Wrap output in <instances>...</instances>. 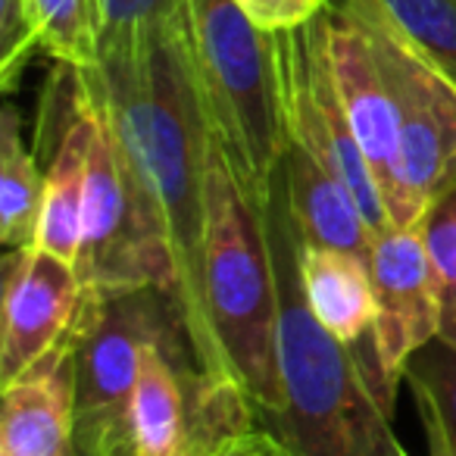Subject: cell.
Listing matches in <instances>:
<instances>
[{"instance_id": "cell-4", "label": "cell", "mask_w": 456, "mask_h": 456, "mask_svg": "<svg viewBox=\"0 0 456 456\" xmlns=\"http://www.w3.org/2000/svg\"><path fill=\"white\" fill-rule=\"evenodd\" d=\"M184 20L216 141L244 188L269 203L291 147L279 32L235 0H184Z\"/></svg>"}, {"instance_id": "cell-22", "label": "cell", "mask_w": 456, "mask_h": 456, "mask_svg": "<svg viewBox=\"0 0 456 456\" xmlns=\"http://www.w3.org/2000/svg\"><path fill=\"white\" fill-rule=\"evenodd\" d=\"M38 47L32 20V0H0V85L13 94Z\"/></svg>"}, {"instance_id": "cell-6", "label": "cell", "mask_w": 456, "mask_h": 456, "mask_svg": "<svg viewBox=\"0 0 456 456\" xmlns=\"http://www.w3.org/2000/svg\"><path fill=\"white\" fill-rule=\"evenodd\" d=\"M254 425L260 416L250 397L200 366L188 329L144 344L128 403L134 456H209Z\"/></svg>"}, {"instance_id": "cell-24", "label": "cell", "mask_w": 456, "mask_h": 456, "mask_svg": "<svg viewBox=\"0 0 456 456\" xmlns=\"http://www.w3.org/2000/svg\"><path fill=\"white\" fill-rule=\"evenodd\" d=\"M63 456H134L128 425L76 422V435Z\"/></svg>"}, {"instance_id": "cell-17", "label": "cell", "mask_w": 456, "mask_h": 456, "mask_svg": "<svg viewBox=\"0 0 456 456\" xmlns=\"http://www.w3.org/2000/svg\"><path fill=\"white\" fill-rule=\"evenodd\" d=\"M38 47L57 63L94 69L101 60L97 0H32Z\"/></svg>"}, {"instance_id": "cell-26", "label": "cell", "mask_w": 456, "mask_h": 456, "mask_svg": "<svg viewBox=\"0 0 456 456\" xmlns=\"http://www.w3.org/2000/svg\"><path fill=\"white\" fill-rule=\"evenodd\" d=\"M410 394H412V403H416L419 422H422L425 444H428V456H456L453 444H450V437H447V428H444L441 416H437V410L428 400V394L419 391V387H410Z\"/></svg>"}, {"instance_id": "cell-1", "label": "cell", "mask_w": 456, "mask_h": 456, "mask_svg": "<svg viewBox=\"0 0 456 456\" xmlns=\"http://www.w3.org/2000/svg\"><path fill=\"white\" fill-rule=\"evenodd\" d=\"M82 72L157 219L172 266V294L197 360L209 375L232 381L203 294L207 166L216 134L184 10L141 38L103 51L94 69Z\"/></svg>"}, {"instance_id": "cell-2", "label": "cell", "mask_w": 456, "mask_h": 456, "mask_svg": "<svg viewBox=\"0 0 456 456\" xmlns=\"http://www.w3.org/2000/svg\"><path fill=\"white\" fill-rule=\"evenodd\" d=\"M266 222L279 285L275 335L285 397L273 431L294 456H410L391 431L394 387L360 360L356 344L329 335L306 304L297 266L300 235L281 175L266 203Z\"/></svg>"}, {"instance_id": "cell-18", "label": "cell", "mask_w": 456, "mask_h": 456, "mask_svg": "<svg viewBox=\"0 0 456 456\" xmlns=\"http://www.w3.org/2000/svg\"><path fill=\"white\" fill-rule=\"evenodd\" d=\"M397 35L456 88V0H381Z\"/></svg>"}, {"instance_id": "cell-16", "label": "cell", "mask_w": 456, "mask_h": 456, "mask_svg": "<svg viewBox=\"0 0 456 456\" xmlns=\"http://www.w3.org/2000/svg\"><path fill=\"white\" fill-rule=\"evenodd\" d=\"M41 203H45V172L38 157L22 141V119L13 103L0 116V241L7 250H20L38 241Z\"/></svg>"}, {"instance_id": "cell-12", "label": "cell", "mask_w": 456, "mask_h": 456, "mask_svg": "<svg viewBox=\"0 0 456 456\" xmlns=\"http://www.w3.org/2000/svg\"><path fill=\"white\" fill-rule=\"evenodd\" d=\"M325 45L341 107L385 197L387 219L400 184V113L387 78L360 26L341 7L325 10Z\"/></svg>"}, {"instance_id": "cell-25", "label": "cell", "mask_w": 456, "mask_h": 456, "mask_svg": "<svg viewBox=\"0 0 456 456\" xmlns=\"http://www.w3.org/2000/svg\"><path fill=\"white\" fill-rule=\"evenodd\" d=\"M209 456H294V453L273 428L254 425V428L241 431V435L228 437V441L219 444Z\"/></svg>"}, {"instance_id": "cell-23", "label": "cell", "mask_w": 456, "mask_h": 456, "mask_svg": "<svg viewBox=\"0 0 456 456\" xmlns=\"http://www.w3.org/2000/svg\"><path fill=\"white\" fill-rule=\"evenodd\" d=\"M238 7L269 32H294L322 16L329 0H235Z\"/></svg>"}, {"instance_id": "cell-9", "label": "cell", "mask_w": 456, "mask_h": 456, "mask_svg": "<svg viewBox=\"0 0 456 456\" xmlns=\"http://www.w3.org/2000/svg\"><path fill=\"white\" fill-rule=\"evenodd\" d=\"M285 119L291 144L331 172L360 207L372 241L391 228L385 197L341 107L325 45V13L294 32H279Z\"/></svg>"}, {"instance_id": "cell-5", "label": "cell", "mask_w": 456, "mask_h": 456, "mask_svg": "<svg viewBox=\"0 0 456 456\" xmlns=\"http://www.w3.org/2000/svg\"><path fill=\"white\" fill-rule=\"evenodd\" d=\"M338 7L372 41L400 113V184L391 225H422L425 213L456 188V88L400 38L381 0H341Z\"/></svg>"}, {"instance_id": "cell-7", "label": "cell", "mask_w": 456, "mask_h": 456, "mask_svg": "<svg viewBox=\"0 0 456 456\" xmlns=\"http://www.w3.org/2000/svg\"><path fill=\"white\" fill-rule=\"evenodd\" d=\"M76 266L88 294L132 291V288L151 285L166 288L172 294V266L163 235L128 172L126 157L101 107H97V128L91 141L82 254Z\"/></svg>"}, {"instance_id": "cell-19", "label": "cell", "mask_w": 456, "mask_h": 456, "mask_svg": "<svg viewBox=\"0 0 456 456\" xmlns=\"http://www.w3.org/2000/svg\"><path fill=\"white\" fill-rule=\"evenodd\" d=\"M422 235L444 291V322L437 338L456 347V188L425 213Z\"/></svg>"}, {"instance_id": "cell-15", "label": "cell", "mask_w": 456, "mask_h": 456, "mask_svg": "<svg viewBox=\"0 0 456 456\" xmlns=\"http://www.w3.org/2000/svg\"><path fill=\"white\" fill-rule=\"evenodd\" d=\"M297 266L306 304L329 335H335L341 344H360L366 335H372L375 288L369 260L300 238Z\"/></svg>"}, {"instance_id": "cell-11", "label": "cell", "mask_w": 456, "mask_h": 456, "mask_svg": "<svg viewBox=\"0 0 456 456\" xmlns=\"http://www.w3.org/2000/svg\"><path fill=\"white\" fill-rule=\"evenodd\" d=\"M78 266L28 244L10 250L4 263V331L0 385H10L69 338L82 306Z\"/></svg>"}, {"instance_id": "cell-8", "label": "cell", "mask_w": 456, "mask_h": 456, "mask_svg": "<svg viewBox=\"0 0 456 456\" xmlns=\"http://www.w3.org/2000/svg\"><path fill=\"white\" fill-rule=\"evenodd\" d=\"M172 329H188L166 288L82 294L69 329L76 362V422L128 425L141 350Z\"/></svg>"}, {"instance_id": "cell-21", "label": "cell", "mask_w": 456, "mask_h": 456, "mask_svg": "<svg viewBox=\"0 0 456 456\" xmlns=\"http://www.w3.org/2000/svg\"><path fill=\"white\" fill-rule=\"evenodd\" d=\"M184 0H97V32L101 53L141 38L151 28L175 20Z\"/></svg>"}, {"instance_id": "cell-14", "label": "cell", "mask_w": 456, "mask_h": 456, "mask_svg": "<svg viewBox=\"0 0 456 456\" xmlns=\"http://www.w3.org/2000/svg\"><path fill=\"white\" fill-rule=\"evenodd\" d=\"M279 175L288 209H291L294 225H297L304 241L319 244V248L347 250V254L369 260L372 232H369L350 191L325 166H319L310 153L291 144Z\"/></svg>"}, {"instance_id": "cell-13", "label": "cell", "mask_w": 456, "mask_h": 456, "mask_svg": "<svg viewBox=\"0 0 456 456\" xmlns=\"http://www.w3.org/2000/svg\"><path fill=\"white\" fill-rule=\"evenodd\" d=\"M76 435V362L66 338L53 354L4 385L0 456H63Z\"/></svg>"}, {"instance_id": "cell-10", "label": "cell", "mask_w": 456, "mask_h": 456, "mask_svg": "<svg viewBox=\"0 0 456 456\" xmlns=\"http://www.w3.org/2000/svg\"><path fill=\"white\" fill-rule=\"evenodd\" d=\"M369 273L375 288L372 356L381 379L397 391L412 354L441 335L444 291L425 248L422 225H391L372 241Z\"/></svg>"}, {"instance_id": "cell-20", "label": "cell", "mask_w": 456, "mask_h": 456, "mask_svg": "<svg viewBox=\"0 0 456 456\" xmlns=\"http://www.w3.org/2000/svg\"><path fill=\"white\" fill-rule=\"evenodd\" d=\"M403 381L428 394L456 450V347H450L441 338L425 344L419 354L410 356L403 369Z\"/></svg>"}, {"instance_id": "cell-3", "label": "cell", "mask_w": 456, "mask_h": 456, "mask_svg": "<svg viewBox=\"0 0 456 456\" xmlns=\"http://www.w3.org/2000/svg\"><path fill=\"white\" fill-rule=\"evenodd\" d=\"M203 294L228 375L250 397L260 425L273 428L285 397L279 381V285L266 203L244 188L216 138L207 166Z\"/></svg>"}]
</instances>
